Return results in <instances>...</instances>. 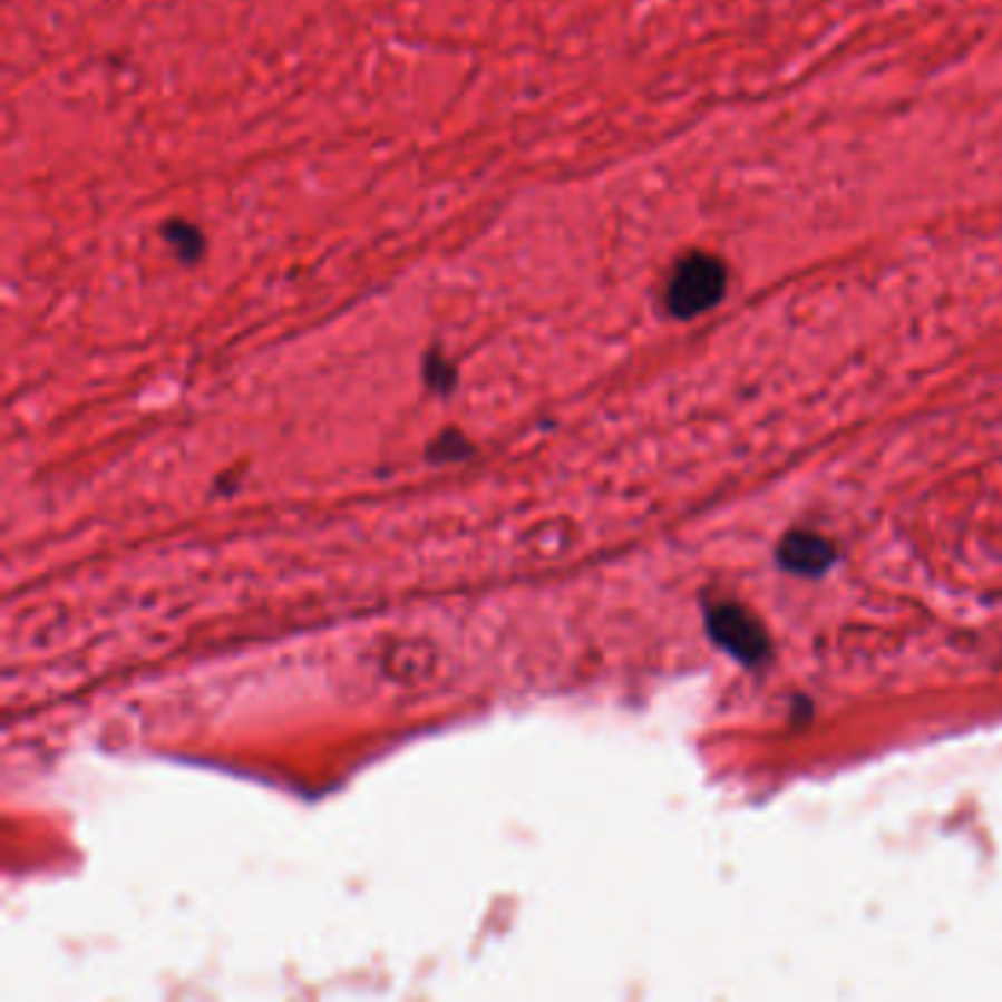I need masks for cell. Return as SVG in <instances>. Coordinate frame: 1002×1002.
<instances>
[{"label": "cell", "mask_w": 1002, "mask_h": 1002, "mask_svg": "<svg viewBox=\"0 0 1002 1002\" xmlns=\"http://www.w3.org/2000/svg\"><path fill=\"white\" fill-rule=\"evenodd\" d=\"M833 547L815 533H791L779 544V565L794 574H824L833 565Z\"/></svg>", "instance_id": "3957f363"}, {"label": "cell", "mask_w": 1002, "mask_h": 1002, "mask_svg": "<svg viewBox=\"0 0 1002 1002\" xmlns=\"http://www.w3.org/2000/svg\"><path fill=\"white\" fill-rule=\"evenodd\" d=\"M727 291V267L709 253H691L673 267L668 283V309L677 318H694L720 303Z\"/></svg>", "instance_id": "6da1fadb"}, {"label": "cell", "mask_w": 1002, "mask_h": 1002, "mask_svg": "<svg viewBox=\"0 0 1002 1002\" xmlns=\"http://www.w3.org/2000/svg\"><path fill=\"white\" fill-rule=\"evenodd\" d=\"M427 380H429V386H436L445 391V388L453 386V368L447 362H441V359H429Z\"/></svg>", "instance_id": "5b68a950"}, {"label": "cell", "mask_w": 1002, "mask_h": 1002, "mask_svg": "<svg viewBox=\"0 0 1002 1002\" xmlns=\"http://www.w3.org/2000/svg\"><path fill=\"white\" fill-rule=\"evenodd\" d=\"M709 632L727 653H732L747 664L761 662L768 653V635L761 632L759 623L752 621L743 609L729 606V603L709 609Z\"/></svg>", "instance_id": "7a4b0ae2"}, {"label": "cell", "mask_w": 1002, "mask_h": 1002, "mask_svg": "<svg viewBox=\"0 0 1002 1002\" xmlns=\"http://www.w3.org/2000/svg\"><path fill=\"white\" fill-rule=\"evenodd\" d=\"M470 445L465 441V436L459 432H445V436H438V441L429 447V459L432 461H453V459H461V456H468Z\"/></svg>", "instance_id": "277c9868"}]
</instances>
